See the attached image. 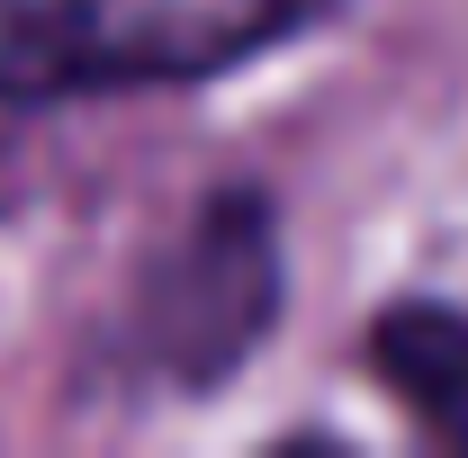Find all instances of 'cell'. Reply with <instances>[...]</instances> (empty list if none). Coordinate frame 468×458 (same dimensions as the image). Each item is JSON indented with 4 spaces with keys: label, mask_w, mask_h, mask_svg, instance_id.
<instances>
[{
    "label": "cell",
    "mask_w": 468,
    "mask_h": 458,
    "mask_svg": "<svg viewBox=\"0 0 468 458\" xmlns=\"http://www.w3.org/2000/svg\"><path fill=\"white\" fill-rule=\"evenodd\" d=\"M306 0H0V90L72 99L135 81H198L289 36Z\"/></svg>",
    "instance_id": "1"
},
{
    "label": "cell",
    "mask_w": 468,
    "mask_h": 458,
    "mask_svg": "<svg viewBox=\"0 0 468 458\" xmlns=\"http://www.w3.org/2000/svg\"><path fill=\"white\" fill-rule=\"evenodd\" d=\"M271 306H280L271 216H261V198H217L144 287V350L172 378L207 387L271 333Z\"/></svg>",
    "instance_id": "2"
},
{
    "label": "cell",
    "mask_w": 468,
    "mask_h": 458,
    "mask_svg": "<svg viewBox=\"0 0 468 458\" xmlns=\"http://www.w3.org/2000/svg\"><path fill=\"white\" fill-rule=\"evenodd\" d=\"M378 369L451 450H468V324L451 306H397L378 324Z\"/></svg>",
    "instance_id": "3"
}]
</instances>
